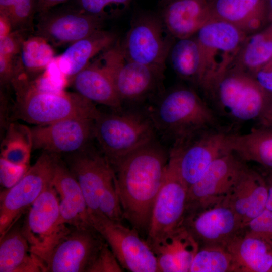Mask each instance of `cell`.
Segmentation results:
<instances>
[{"label":"cell","mask_w":272,"mask_h":272,"mask_svg":"<svg viewBox=\"0 0 272 272\" xmlns=\"http://www.w3.org/2000/svg\"><path fill=\"white\" fill-rule=\"evenodd\" d=\"M68 0H36L37 12L39 14H44L55 6L63 3Z\"/></svg>","instance_id":"cell-44"},{"label":"cell","mask_w":272,"mask_h":272,"mask_svg":"<svg viewBox=\"0 0 272 272\" xmlns=\"http://www.w3.org/2000/svg\"><path fill=\"white\" fill-rule=\"evenodd\" d=\"M213 18L226 22L247 35L257 32L268 17L265 0H213Z\"/></svg>","instance_id":"cell-24"},{"label":"cell","mask_w":272,"mask_h":272,"mask_svg":"<svg viewBox=\"0 0 272 272\" xmlns=\"http://www.w3.org/2000/svg\"><path fill=\"white\" fill-rule=\"evenodd\" d=\"M265 177L268 189V196L266 208L272 211V173L266 172Z\"/></svg>","instance_id":"cell-46"},{"label":"cell","mask_w":272,"mask_h":272,"mask_svg":"<svg viewBox=\"0 0 272 272\" xmlns=\"http://www.w3.org/2000/svg\"><path fill=\"white\" fill-rule=\"evenodd\" d=\"M52 184L59 198L62 222L73 227L91 225L87 206L80 186L67 164L58 156Z\"/></svg>","instance_id":"cell-21"},{"label":"cell","mask_w":272,"mask_h":272,"mask_svg":"<svg viewBox=\"0 0 272 272\" xmlns=\"http://www.w3.org/2000/svg\"><path fill=\"white\" fill-rule=\"evenodd\" d=\"M187 192V188L168 162L153 208L146 240L148 245L164 239L182 225Z\"/></svg>","instance_id":"cell-14"},{"label":"cell","mask_w":272,"mask_h":272,"mask_svg":"<svg viewBox=\"0 0 272 272\" xmlns=\"http://www.w3.org/2000/svg\"><path fill=\"white\" fill-rule=\"evenodd\" d=\"M130 0H79L81 10L89 14L104 16L107 18L106 8L111 5H127Z\"/></svg>","instance_id":"cell-42"},{"label":"cell","mask_w":272,"mask_h":272,"mask_svg":"<svg viewBox=\"0 0 272 272\" xmlns=\"http://www.w3.org/2000/svg\"><path fill=\"white\" fill-rule=\"evenodd\" d=\"M117 42L116 34L102 29L70 45L57 59L62 75L71 80L87 67L96 55L107 50Z\"/></svg>","instance_id":"cell-26"},{"label":"cell","mask_w":272,"mask_h":272,"mask_svg":"<svg viewBox=\"0 0 272 272\" xmlns=\"http://www.w3.org/2000/svg\"><path fill=\"white\" fill-rule=\"evenodd\" d=\"M242 229L245 232L261 239L272 247V211L266 208Z\"/></svg>","instance_id":"cell-37"},{"label":"cell","mask_w":272,"mask_h":272,"mask_svg":"<svg viewBox=\"0 0 272 272\" xmlns=\"http://www.w3.org/2000/svg\"><path fill=\"white\" fill-rule=\"evenodd\" d=\"M123 269L105 242L87 272H122Z\"/></svg>","instance_id":"cell-38"},{"label":"cell","mask_w":272,"mask_h":272,"mask_svg":"<svg viewBox=\"0 0 272 272\" xmlns=\"http://www.w3.org/2000/svg\"><path fill=\"white\" fill-rule=\"evenodd\" d=\"M268 196L265 175L247 165L224 201L237 215L243 227L266 209Z\"/></svg>","instance_id":"cell-20"},{"label":"cell","mask_w":272,"mask_h":272,"mask_svg":"<svg viewBox=\"0 0 272 272\" xmlns=\"http://www.w3.org/2000/svg\"><path fill=\"white\" fill-rule=\"evenodd\" d=\"M161 19L177 39L192 37L213 19L207 0H173L164 6Z\"/></svg>","instance_id":"cell-22"},{"label":"cell","mask_w":272,"mask_h":272,"mask_svg":"<svg viewBox=\"0 0 272 272\" xmlns=\"http://www.w3.org/2000/svg\"><path fill=\"white\" fill-rule=\"evenodd\" d=\"M172 1H173V0H162L161 3L163 6H164L165 5H166V4H167L168 3Z\"/></svg>","instance_id":"cell-48"},{"label":"cell","mask_w":272,"mask_h":272,"mask_svg":"<svg viewBox=\"0 0 272 272\" xmlns=\"http://www.w3.org/2000/svg\"><path fill=\"white\" fill-rule=\"evenodd\" d=\"M257 120L259 126L272 127V98Z\"/></svg>","instance_id":"cell-45"},{"label":"cell","mask_w":272,"mask_h":272,"mask_svg":"<svg viewBox=\"0 0 272 272\" xmlns=\"http://www.w3.org/2000/svg\"><path fill=\"white\" fill-rule=\"evenodd\" d=\"M156 256L158 272H187L199 248L182 225L164 239L149 245Z\"/></svg>","instance_id":"cell-23"},{"label":"cell","mask_w":272,"mask_h":272,"mask_svg":"<svg viewBox=\"0 0 272 272\" xmlns=\"http://www.w3.org/2000/svg\"><path fill=\"white\" fill-rule=\"evenodd\" d=\"M210 93L221 109L239 121L257 119L272 98L253 76L233 69L225 73Z\"/></svg>","instance_id":"cell-7"},{"label":"cell","mask_w":272,"mask_h":272,"mask_svg":"<svg viewBox=\"0 0 272 272\" xmlns=\"http://www.w3.org/2000/svg\"><path fill=\"white\" fill-rule=\"evenodd\" d=\"M252 76L262 88L272 94V60Z\"/></svg>","instance_id":"cell-43"},{"label":"cell","mask_w":272,"mask_h":272,"mask_svg":"<svg viewBox=\"0 0 272 272\" xmlns=\"http://www.w3.org/2000/svg\"><path fill=\"white\" fill-rule=\"evenodd\" d=\"M90 224L101 235L123 269L132 272H158L156 256L135 229L99 213H89Z\"/></svg>","instance_id":"cell-10"},{"label":"cell","mask_w":272,"mask_h":272,"mask_svg":"<svg viewBox=\"0 0 272 272\" xmlns=\"http://www.w3.org/2000/svg\"><path fill=\"white\" fill-rule=\"evenodd\" d=\"M226 249L233 258L236 272L272 271V247L243 229Z\"/></svg>","instance_id":"cell-28"},{"label":"cell","mask_w":272,"mask_h":272,"mask_svg":"<svg viewBox=\"0 0 272 272\" xmlns=\"http://www.w3.org/2000/svg\"><path fill=\"white\" fill-rule=\"evenodd\" d=\"M69 228L61 219L59 198L51 183L28 208L22 226L23 234L32 252L44 265Z\"/></svg>","instance_id":"cell-9"},{"label":"cell","mask_w":272,"mask_h":272,"mask_svg":"<svg viewBox=\"0 0 272 272\" xmlns=\"http://www.w3.org/2000/svg\"><path fill=\"white\" fill-rule=\"evenodd\" d=\"M105 242L92 225L69 226L45 261V272H87Z\"/></svg>","instance_id":"cell-13"},{"label":"cell","mask_w":272,"mask_h":272,"mask_svg":"<svg viewBox=\"0 0 272 272\" xmlns=\"http://www.w3.org/2000/svg\"><path fill=\"white\" fill-rule=\"evenodd\" d=\"M21 72L19 55L15 57L0 55L1 87L11 84L12 80Z\"/></svg>","instance_id":"cell-41"},{"label":"cell","mask_w":272,"mask_h":272,"mask_svg":"<svg viewBox=\"0 0 272 272\" xmlns=\"http://www.w3.org/2000/svg\"><path fill=\"white\" fill-rule=\"evenodd\" d=\"M72 82L77 93L94 103L113 110L123 108L111 77L98 60L79 72Z\"/></svg>","instance_id":"cell-25"},{"label":"cell","mask_w":272,"mask_h":272,"mask_svg":"<svg viewBox=\"0 0 272 272\" xmlns=\"http://www.w3.org/2000/svg\"><path fill=\"white\" fill-rule=\"evenodd\" d=\"M168 161L155 139L111 164L124 218L139 232L147 233Z\"/></svg>","instance_id":"cell-1"},{"label":"cell","mask_w":272,"mask_h":272,"mask_svg":"<svg viewBox=\"0 0 272 272\" xmlns=\"http://www.w3.org/2000/svg\"><path fill=\"white\" fill-rule=\"evenodd\" d=\"M268 19L272 22V0H270L269 9L268 10Z\"/></svg>","instance_id":"cell-47"},{"label":"cell","mask_w":272,"mask_h":272,"mask_svg":"<svg viewBox=\"0 0 272 272\" xmlns=\"http://www.w3.org/2000/svg\"><path fill=\"white\" fill-rule=\"evenodd\" d=\"M58 155L44 152L23 177L0 194V237L51 184Z\"/></svg>","instance_id":"cell-8"},{"label":"cell","mask_w":272,"mask_h":272,"mask_svg":"<svg viewBox=\"0 0 272 272\" xmlns=\"http://www.w3.org/2000/svg\"><path fill=\"white\" fill-rule=\"evenodd\" d=\"M100 112L94 120V139L111 164L156 139L157 132L146 109Z\"/></svg>","instance_id":"cell-4"},{"label":"cell","mask_w":272,"mask_h":272,"mask_svg":"<svg viewBox=\"0 0 272 272\" xmlns=\"http://www.w3.org/2000/svg\"><path fill=\"white\" fill-rule=\"evenodd\" d=\"M42 271L43 263L32 252L22 226L15 223L0 237V272Z\"/></svg>","instance_id":"cell-27"},{"label":"cell","mask_w":272,"mask_h":272,"mask_svg":"<svg viewBox=\"0 0 272 272\" xmlns=\"http://www.w3.org/2000/svg\"><path fill=\"white\" fill-rule=\"evenodd\" d=\"M54 55L53 48L44 38L35 34L28 36L23 42L19 54L22 72L32 79L47 70Z\"/></svg>","instance_id":"cell-33"},{"label":"cell","mask_w":272,"mask_h":272,"mask_svg":"<svg viewBox=\"0 0 272 272\" xmlns=\"http://www.w3.org/2000/svg\"><path fill=\"white\" fill-rule=\"evenodd\" d=\"M28 169L16 166L0 158V182L5 189L17 183Z\"/></svg>","instance_id":"cell-40"},{"label":"cell","mask_w":272,"mask_h":272,"mask_svg":"<svg viewBox=\"0 0 272 272\" xmlns=\"http://www.w3.org/2000/svg\"><path fill=\"white\" fill-rule=\"evenodd\" d=\"M37 12L36 0H0V16L10 24L12 31H31Z\"/></svg>","instance_id":"cell-35"},{"label":"cell","mask_w":272,"mask_h":272,"mask_svg":"<svg viewBox=\"0 0 272 272\" xmlns=\"http://www.w3.org/2000/svg\"><path fill=\"white\" fill-rule=\"evenodd\" d=\"M25 30H13L0 38V55L15 57L19 56L22 44L28 37Z\"/></svg>","instance_id":"cell-39"},{"label":"cell","mask_w":272,"mask_h":272,"mask_svg":"<svg viewBox=\"0 0 272 272\" xmlns=\"http://www.w3.org/2000/svg\"><path fill=\"white\" fill-rule=\"evenodd\" d=\"M91 144L79 151L67 154L66 159V164L82 189L89 213L98 212L101 192L115 177L108 159L99 148Z\"/></svg>","instance_id":"cell-19"},{"label":"cell","mask_w":272,"mask_h":272,"mask_svg":"<svg viewBox=\"0 0 272 272\" xmlns=\"http://www.w3.org/2000/svg\"><path fill=\"white\" fill-rule=\"evenodd\" d=\"M246 166L230 151L216 159L188 189L185 212L224 200Z\"/></svg>","instance_id":"cell-16"},{"label":"cell","mask_w":272,"mask_h":272,"mask_svg":"<svg viewBox=\"0 0 272 272\" xmlns=\"http://www.w3.org/2000/svg\"><path fill=\"white\" fill-rule=\"evenodd\" d=\"M106 18L81 9L51 10L40 14L35 35L55 46L71 44L103 29Z\"/></svg>","instance_id":"cell-17"},{"label":"cell","mask_w":272,"mask_h":272,"mask_svg":"<svg viewBox=\"0 0 272 272\" xmlns=\"http://www.w3.org/2000/svg\"><path fill=\"white\" fill-rule=\"evenodd\" d=\"M97 59L111 77L122 103L140 102L158 87L163 72L127 59L117 42Z\"/></svg>","instance_id":"cell-11"},{"label":"cell","mask_w":272,"mask_h":272,"mask_svg":"<svg viewBox=\"0 0 272 272\" xmlns=\"http://www.w3.org/2000/svg\"><path fill=\"white\" fill-rule=\"evenodd\" d=\"M10 85L15 94L13 117L29 123L44 125L72 118L95 119L101 112L95 103L76 92L42 87L23 73Z\"/></svg>","instance_id":"cell-2"},{"label":"cell","mask_w":272,"mask_h":272,"mask_svg":"<svg viewBox=\"0 0 272 272\" xmlns=\"http://www.w3.org/2000/svg\"><path fill=\"white\" fill-rule=\"evenodd\" d=\"M172 37L161 18L145 15L132 23L120 45L123 55L128 60L163 72L174 43Z\"/></svg>","instance_id":"cell-12"},{"label":"cell","mask_w":272,"mask_h":272,"mask_svg":"<svg viewBox=\"0 0 272 272\" xmlns=\"http://www.w3.org/2000/svg\"><path fill=\"white\" fill-rule=\"evenodd\" d=\"M228 133L215 128L202 130L177 140L169 151V163L188 189L210 165L228 151Z\"/></svg>","instance_id":"cell-6"},{"label":"cell","mask_w":272,"mask_h":272,"mask_svg":"<svg viewBox=\"0 0 272 272\" xmlns=\"http://www.w3.org/2000/svg\"><path fill=\"white\" fill-rule=\"evenodd\" d=\"M94 120L88 118L65 119L31 128L33 149L58 155L79 151L94 139Z\"/></svg>","instance_id":"cell-18"},{"label":"cell","mask_w":272,"mask_h":272,"mask_svg":"<svg viewBox=\"0 0 272 272\" xmlns=\"http://www.w3.org/2000/svg\"><path fill=\"white\" fill-rule=\"evenodd\" d=\"M169 55L172 67L178 76L199 85L202 72V56L195 37L177 39Z\"/></svg>","instance_id":"cell-31"},{"label":"cell","mask_w":272,"mask_h":272,"mask_svg":"<svg viewBox=\"0 0 272 272\" xmlns=\"http://www.w3.org/2000/svg\"><path fill=\"white\" fill-rule=\"evenodd\" d=\"M156 129L173 143L194 133L214 128L213 111L193 90L172 89L145 109Z\"/></svg>","instance_id":"cell-3"},{"label":"cell","mask_w":272,"mask_h":272,"mask_svg":"<svg viewBox=\"0 0 272 272\" xmlns=\"http://www.w3.org/2000/svg\"><path fill=\"white\" fill-rule=\"evenodd\" d=\"M226 148L245 162L256 163L272 173V127L259 126L245 133H228Z\"/></svg>","instance_id":"cell-29"},{"label":"cell","mask_w":272,"mask_h":272,"mask_svg":"<svg viewBox=\"0 0 272 272\" xmlns=\"http://www.w3.org/2000/svg\"><path fill=\"white\" fill-rule=\"evenodd\" d=\"M182 225L199 246L226 248L243 228L240 220L224 200L185 213Z\"/></svg>","instance_id":"cell-15"},{"label":"cell","mask_w":272,"mask_h":272,"mask_svg":"<svg viewBox=\"0 0 272 272\" xmlns=\"http://www.w3.org/2000/svg\"><path fill=\"white\" fill-rule=\"evenodd\" d=\"M97 212L110 220L122 222L124 219L116 188L115 176L106 185L101 192Z\"/></svg>","instance_id":"cell-36"},{"label":"cell","mask_w":272,"mask_h":272,"mask_svg":"<svg viewBox=\"0 0 272 272\" xmlns=\"http://www.w3.org/2000/svg\"><path fill=\"white\" fill-rule=\"evenodd\" d=\"M189 272H236L231 253L226 248L213 245L199 246Z\"/></svg>","instance_id":"cell-34"},{"label":"cell","mask_w":272,"mask_h":272,"mask_svg":"<svg viewBox=\"0 0 272 272\" xmlns=\"http://www.w3.org/2000/svg\"><path fill=\"white\" fill-rule=\"evenodd\" d=\"M1 146V158L16 166L28 169L33 149L31 128L10 123Z\"/></svg>","instance_id":"cell-32"},{"label":"cell","mask_w":272,"mask_h":272,"mask_svg":"<svg viewBox=\"0 0 272 272\" xmlns=\"http://www.w3.org/2000/svg\"><path fill=\"white\" fill-rule=\"evenodd\" d=\"M271 60L272 23L264 30L247 35L230 69L253 75Z\"/></svg>","instance_id":"cell-30"},{"label":"cell","mask_w":272,"mask_h":272,"mask_svg":"<svg viewBox=\"0 0 272 272\" xmlns=\"http://www.w3.org/2000/svg\"><path fill=\"white\" fill-rule=\"evenodd\" d=\"M247 35L233 25L213 18L195 34L202 56L199 85L211 92L233 64Z\"/></svg>","instance_id":"cell-5"}]
</instances>
